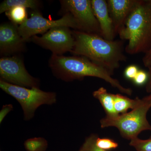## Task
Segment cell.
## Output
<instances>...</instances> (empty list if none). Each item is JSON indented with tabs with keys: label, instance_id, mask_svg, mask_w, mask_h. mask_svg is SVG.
I'll list each match as a JSON object with an SVG mask.
<instances>
[{
	"label": "cell",
	"instance_id": "cell-23",
	"mask_svg": "<svg viewBox=\"0 0 151 151\" xmlns=\"http://www.w3.org/2000/svg\"><path fill=\"white\" fill-rule=\"evenodd\" d=\"M13 108V107L12 104L6 105L3 106L0 112V123L1 124L2 122L5 117L6 116L7 114L9 113L12 110Z\"/></svg>",
	"mask_w": 151,
	"mask_h": 151
},
{
	"label": "cell",
	"instance_id": "cell-10",
	"mask_svg": "<svg viewBox=\"0 0 151 151\" xmlns=\"http://www.w3.org/2000/svg\"><path fill=\"white\" fill-rule=\"evenodd\" d=\"M17 25L6 22L0 26L1 55L14 54L21 52L25 48V41L20 35Z\"/></svg>",
	"mask_w": 151,
	"mask_h": 151
},
{
	"label": "cell",
	"instance_id": "cell-12",
	"mask_svg": "<svg viewBox=\"0 0 151 151\" xmlns=\"http://www.w3.org/2000/svg\"><path fill=\"white\" fill-rule=\"evenodd\" d=\"M91 1L94 15L100 26L101 36L107 40H114L116 34L108 11L107 1Z\"/></svg>",
	"mask_w": 151,
	"mask_h": 151
},
{
	"label": "cell",
	"instance_id": "cell-18",
	"mask_svg": "<svg viewBox=\"0 0 151 151\" xmlns=\"http://www.w3.org/2000/svg\"><path fill=\"white\" fill-rule=\"evenodd\" d=\"M96 134H92L86 138L79 151H108L104 150L98 147L96 144V140L98 138Z\"/></svg>",
	"mask_w": 151,
	"mask_h": 151
},
{
	"label": "cell",
	"instance_id": "cell-15",
	"mask_svg": "<svg viewBox=\"0 0 151 151\" xmlns=\"http://www.w3.org/2000/svg\"><path fill=\"white\" fill-rule=\"evenodd\" d=\"M40 5V1L37 0H5L0 5V14L5 13L16 6H22L35 10H38Z\"/></svg>",
	"mask_w": 151,
	"mask_h": 151
},
{
	"label": "cell",
	"instance_id": "cell-25",
	"mask_svg": "<svg viewBox=\"0 0 151 151\" xmlns=\"http://www.w3.org/2000/svg\"><path fill=\"white\" fill-rule=\"evenodd\" d=\"M148 68V71L147 72L148 74V79L147 84H146V90L148 93H150L151 92V66Z\"/></svg>",
	"mask_w": 151,
	"mask_h": 151
},
{
	"label": "cell",
	"instance_id": "cell-21",
	"mask_svg": "<svg viewBox=\"0 0 151 151\" xmlns=\"http://www.w3.org/2000/svg\"><path fill=\"white\" fill-rule=\"evenodd\" d=\"M148 79V74L147 72L144 70H139L132 81L136 86H142L147 84Z\"/></svg>",
	"mask_w": 151,
	"mask_h": 151
},
{
	"label": "cell",
	"instance_id": "cell-24",
	"mask_svg": "<svg viewBox=\"0 0 151 151\" xmlns=\"http://www.w3.org/2000/svg\"><path fill=\"white\" fill-rule=\"evenodd\" d=\"M142 61L145 67L148 68L151 66V49L145 54L143 58Z\"/></svg>",
	"mask_w": 151,
	"mask_h": 151
},
{
	"label": "cell",
	"instance_id": "cell-13",
	"mask_svg": "<svg viewBox=\"0 0 151 151\" xmlns=\"http://www.w3.org/2000/svg\"><path fill=\"white\" fill-rule=\"evenodd\" d=\"M93 97L99 100L105 111L106 116L113 117L117 116L114 106L113 94L109 93L103 87H100L92 93Z\"/></svg>",
	"mask_w": 151,
	"mask_h": 151
},
{
	"label": "cell",
	"instance_id": "cell-9",
	"mask_svg": "<svg viewBox=\"0 0 151 151\" xmlns=\"http://www.w3.org/2000/svg\"><path fill=\"white\" fill-rule=\"evenodd\" d=\"M29 41L50 50L52 54L56 55L71 52L74 45L72 31L66 27L53 28L42 36H34Z\"/></svg>",
	"mask_w": 151,
	"mask_h": 151
},
{
	"label": "cell",
	"instance_id": "cell-4",
	"mask_svg": "<svg viewBox=\"0 0 151 151\" xmlns=\"http://www.w3.org/2000/svg\"><path fill=\"white\" fill-rule=\"evenodd\" d=\"M151 108L144 99L129 112L117 116H106L100 121L102 128L115 127L118 129L122 137L129 140L138 138L145 131H151V125L147 118V113Z\"/></svg>",
	"mask_w": 151,
	"mask_h": 151
},
{
	"label": "cell",
	"instance_id": "cell-11",
	"mask_svg": "<svg viewBox=\"0 0 151 151\" xmlns=\"http://www.w3.org/2000/svg\"><path fill=\"white\" fill-rule=\"evenodd\" d=\"M138 0H108V11L116 35L124 27Z\"/></svg>",
	"mask_w": 151,
	"mask_h": 151
},
{
	"label": "cell",
	"instance_id": "cell-2",
	"mask_svg": "<svg viewBox=\"0 0 151 151\" xmlns=\"http://www.w3.org/2000/svg\"><path fill=\"white\" fill-rule=\"evenodd\" d=\"M49 64L54 75L64 81L82 80L84 77L92 76L105 80L122 93L131 95L133 92L131 88L122 86L104 68L84 57L52 54Z\"/></svg>",
	"mask_w": 151,
	"mask_h": 151
},
{
	"label": "cell",
	"instance_id": "cell-7",
	"mask_svg": "<svg viewBox=\"0 0 151 151\" xmlns=\"http://www.w3.org/2000/svg\"><path fill=\"white\" fill-rule=\"evenodd\" d=\"M60 1L63 10L73 17L77 24V30L101 36L100 26L94 15L90 0H63Z\"/></svg>",
	"mask_w": 151,
	"mask_h": 151
},
{
	"label": "cell",
	"instance_id": "cell-20",
	"mask_svg": "<svg viewBox=\"0 0 151 151\" xmlns=\"http://www.w3.org/2000/svg\"><path fill=\"white\" fill-rule=\"evenodd\" d=\"M96 144L98 147L105 151H110L115 150L119 147L118 142L111 138H100L98 137Z\"/></svg>",
	"mask_w": 151,
	"mask_h": 151
},
{
	"label": "cell",
	"instance_id": "cell-6",
	"mask_svg": "<svg viewBox=\"0 0 151 151\" xmlns=\"http://www.w3.org/2000/svg\"><path fill=\"white\" fill-rule=\"evenodd\" d=\"M66 27L77 30V26L71 14L66 13L61 18L56 20L48 19L42 16L38 10H33L30 17L19 25L20 35L26 42L39 34H45L53 28Z\"/></svg>",
	"mask_w": 151,
	"mask_h": 151
},
{
	"label": "cell",
	"instance_id": "cell-3",
	"mask_svg": "<svg viewBox=\"0 0 151 151\" xmlns=\"http://www.w3.org/2000/svg\"><path fill=\"white\" fill-rule=\"evenodd\" d=\"M128 41L125 48L128 54H146L151 49V0H138L119 34Z\"/></svg>",
	"mask_w": 151,
	"mask_h": 151
},
{
	"label": "cell",
	"instance_id": "cell-17",
	"mask_svg": "<svg viewBox=\"0 0 151 151\" xmlns=\"http://www.w3.org/2000/svg\"><path fill=\"white\" fill-rule=\"evenodd\" d=\"M24 146L27 151H45L48 144L43 138L35 137L27 140L24 142Z\"/></svg>",
	"mask_w": 151,
	"mask_h": 151
},
{
	"label": "cell",
	"instance_id": "cell-5",
	"mask_svg": "<svg viewBox=\"0 0 151 151\" xmlns=\"http://www.w3.org/2000/svg\"><path fill=\"white\" fill-rule=\"evenodd\" d=\"M0 87L20 103L26 121L32 119L36 110L40 105H52L56 102L55 93L45 92L38 87L29 89L8 83L1 79L0 80Z\"/></svg>",
	"mask_w": 151,
	"mask_h": 151
},
{
	"label": "cell",
	"instance_id": "cell-1",
	"mask_svg": "<svg viewBox=\"0 0 151 151\" xmlns=\"http://www.w3.org/2000/svg\"><path fill=\"white\" fill-rule=\"evenodd\" d=\"M74 45L71 52L84 57L104 68L113 75L120 66V63L127 60L122 40L110 41L93 34L72 31Z\"/></svg>",
	"mask_w": 151,
	"mask_h": 151
},
{
	"label": "cell",
	"instance_id": "cell-16",
	"mask_svg": "<svg viewBox=\"0 0 151 151\" xmlns=\"http://www.w3.org/2000/svg\"><path fill=\"white\" fill-rule=\"evenodd\" d=\"M27 9L22 6H16L6 12L5 14L11 22L20 25L28 19Z\"/></svg>",
	"mask_w": 151,
	"mask_h": 151
},
{
	"label": "cell",
	"instance_id": "cell-22",
	"mask_svg": "<svg viewBox=\"0 0 151 151\" xmlns=\"http://www.w3.org/2000/svg\"><path fill=\"white\" fill-rule=\"evenodd\" d=\"M139 68L137 65H130L126 68L124 71V76L127 80L133 81L139 71Z\"/></svg>",
	"mask_w": 151,
	"mask_h": 151
},
{
	"label": "cell",
	"instance_id": "cell-14",
	"mask_svg": "<svg viewBox=\"0 0 151 151\" xmlns=\"http://www.w3.org/2000/svg\"><path fill=\"white\" fill-rule=\"evenodd\" d=\"M114 106L117 114H122L127 113L129 109H134L137 107L140 101L138 97L132 99L120 94H113Z\"/></svg>",
	"mask_w": 151,
	"mask_h": 151
},
{
	"label": "cell",
	"instance_id": "cell-8",
	"mask_svg": "<svg viewBox=\"0 0 151 151\" xmlns=\"http://www.w3.org/2000/svg\"><path fill=\"white\" fill-rule=\"evenodd\" d=\"M0 76L1 79L14 85L39 88V80L30 75L23 60L17 55L3 57L0 59Z\"/></svg>",
	"mask_w": 151,
	"mask_h": 151
},
{
	"label": "cell",
	"instance_id": "cell-26",
	"mask_svg": "<svg viewBox=\"0 0 151 151\" xmlns=\"http://www.w3.org/2000/svg\"><path fill=\"white\" fill-rule=\"evenodd\" d=\"M143 99L151 106V92L149 95L144 97Z\"/></svg>",
	"mask_w": 151,
	"mask_h": 151
},
{
	"label": "cell",
	"instance_id": "cell-19",
	"mask_svg": "<svg viewBox=\"0 0 151 151\" xmlns=\"http://www.w3.org/2000/svg\"><path fill=\"white\" fill-rule=\"evenodd\" d=\"M129 145L137 151H151V136L147 139H141L139 138L130 141Z\"/></svg>",
	"mask_w": 151,
	"mask_h": 151
}]
</instances>
